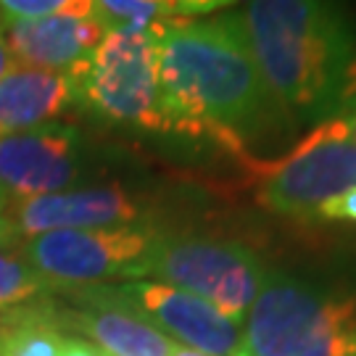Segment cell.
<instances>
[{
    "label": "cell",
    "mask_w": 356,
    "mask_h": 356,
    "mask_svg": "<svg viewBox=\"0 0 356 356\" xmlns=\"http://www.w3.org/2000/svg\"><path fill=\"white\" fill-rule=\"evenodd\" d=\"M42 288L45 282L29 267L24 254L8 243H0V317L16 306L29 304L38 293H42Z\"/></svg>",
    "instance_id": "cell-15"
},
{
    "label": "cell",
    "mask_w": 356,
    "mask_h": 356,
    "mask_svg": "<svg viewBox=\"0 0 356 356\" xmlns=\"http://www.w3.org/2000/svg\"><path fill=\"white\" fill-rule=\"evenodd\" d=\"M119 293L159 330H166L193 351L206 356H251L241 325L195 293L151 280L119 285Z\"/></svg>",
    "instance_id": "cell-9"
},
{
    "label": "cell",
    "mask_w": 356,
    "mask_h": 356,
    "mask_svg": "<svg viewBox=\"0 0 356 356\" xmlns=\"http://www.w3.org/2000/svg\"><path fill=\"white\" fill-rule=\"evenodd\" d=\"M159 24L106 29L90 56L69 69L76 106L114 127L172 135L159 82Z\"/></svg>",
    "instance_id": "cell-3"
},
{
    "label": "cell",
    "mask_w": 356,
    "mask_h": 356,
    "mask_svg": "<svg viewBox=\"0 0 356 356\" xmlns=\"http://www.w3.org/2000/svg\"><path fill=\"white\" fill-rule=\"evenodd\" d=\"M66 341L48 304H22L0 317V356H61Z\"/></svg>",
    "instance_id": "cell-14"
},
{
    "label": "cell",
    "mask_w": 356,
    "mask_h": 356,
    "mask_svg": "<svg viewBox=\"0 0 356 356\" xmlns=\"http://www.w3.org/2000/svg\"><path fill=\"white\" fill-rule=\"evenodd\" d=\"M13 64H16V61H13L11 51H8V45H6V42H3V38H0V76L6 74Z\"/></svg>",
    "instance_id": "cell-23"
},
{
    "label": "cell",
    "mask_w": 356,
    "mask_h": 356,
    "mask_svg": "<svg viewBox=\"0 0 356 356\" xmlns=\"http://www.w3.org/2000/svg\"><path fill=\"white\" fill-rule=\"evenodd\" d=\"M85 301L76 314V327L106 356H172L177 343L143 317L119 293V288H74Z\"/></svg>",
    "instance_id": "cell-11"
},
{
    "label": "cell",
    "mask_w": 356,
    "mask_h": 356,
    "mask_svg": "<svg viewBox=\"0 0 356 356\" xmlns=\"http://www.w3.org/2000/svg\"><path fill=\"white\" fill-rule=\"evenodd\" d=\"M53 13L95 16L92 0H0V22H24Z\"/></svg>",
    "instance_id": "cell-17"
},
{
    "label": "cell",
    "mask_w": 356,
    "mask_h": 356,
    "mask_svg": "<svg viewBox=\"0 0 356 356\" xmlns=\"http://www.w3.org/2000/svg\"><path fill=\"white\" fill-rule=\"evenodd\" d=\"M338 116H341V119L346 122V127H348V132H351V138L356 140V98L348 103V106H346V108Z\"/></svg>",
    "instance_id": "cell-21"
},
{
    "label": "cell",
    "mask_w": 356,
    "mask_h": 356,
    "mask_svg": "<svg viewBox=\"0 0 356 356\" xmlns=\"http://www.w3.org/2000/svg\"><path fill=\"white\" fill-rule=\"evenodd\" d=\"M241 19L285 119H332L356 98V32L335 0H248Z\"/></svg>",
    "instance_id": "cell-2"
},
{
    "label": "cell",
    "mask_w": 356,
    "mask_h": 356,
    "mask_svg": "<svg viewBox=\"0 0 356 356\" xmlns=\"http://www.w3.org/2000/svg\"><path fill=\"white\" fill-rule=\"evenodd\" d=\"M159 235L148 225L56 229L24 241L22 254L45 288L74 291L114 277H140Z\"/></svg>",
    "instance_id": "cell-7"
},
{
    "label": "cell",
    "mask_w": 356,
    "mask_h": 356,
    "mask_svg": "<svg viewBox=\"0 0 356 356\" xmlns=\"http://www.w3.org/2000/svg\"><path fill=\"white\" fill-rule=\"evenodd\" d=\"M245 346L251 356H356V296L269 272Z\"/></svg>",
    "instance_id": "cell-4"
},
{
    "label": "cell",
    "mask_w": 356,
    "mask_h": 356,
    "mask_svg": "<svg viewBox=\"0 0 356 356\" xmlns=\"http://www.w3.org/2000/svg\"><path fill=\"white\" fill-rule=\"evenodd\" d=\"M172 356H206V354H201V351H193V348H188V346H177Z\"/></svg>",
    "instance_id": "cell-25"
},
{
    "label": "cell",
    "mask_w": 356,
    "mask_h": 356,
    "mask_svg": "<svg viewBox=\"0 0 356 356\" xmlns=\"http://www.w3.org/2000/svg\"><path fill=\"white\" fill-rule=\"evenodd\" d=\"M145 206L119 185H92L6 201L11 238H35L56 229H95L140 225Z\"/></svg>",
    "instance_id": "cell-10"
},
{
    "label": "cell",
    "mask_w": 356,
    "mask_h": 356,
    "mask_svg": "<svg viewBox=\"0 0 356 356\" xmlns=\"http://www.w3.org/2000/svg\"><path fill=\"white\" fill-rule=\"evenodd\" d=\"M103 35L106 24L98 16L53 13L24 22H0V38L16 64L51 72H66L79 64Z\"/></svg>",
    "instance_id": "cell-12"
},
{
    "label": "cell",
    "mask_w": 356,
    "mask_h": 356,
    "mask_svg": "<svg viewBox=\"0 0 356 356\" xmlns=\"http://www.w3.org/2000/svg\"><path fill=\"white\" fill-rule=\"evenodd\" d=\"M61 356H106L101 348H95L92 343H85V341H74L69 338L64 346V354Z\"/></svg>",
    "instance_id": "cell-20"
},
{
    "label": "cell",
    "mask_w": 356,
    "mask_h": 356,
    "mask_svg": "<svg viewBox=\"0 0 356 356\" xmlns=\"http://www.w3.org/2000/svg\"><path fill=\"white\" fill-rule=\"evenodd\" d=\"M322 219H335V222H354L356 225V188L341 193L317 211Z\"/></svg>",
    "instance_id": "cell-18"
},
{
    "label": "cell",
    "mask_w": 356,
    "mask_h": 356,
    "mask_svg": "<svg viewBox=\"0 0 356 356\" xmlns=\"http://www.w3.org/2000/svg\"><path fill=\"white\" fill-rule=\"evenodd\" d=\"M72 106H76V90L69 69L13 64L0 76V138L51 124Z\"/></svg>",
    "instance_id": "cell-13"
},
{
    "label": "cell",
    "mask_w": 356,
    "mask_h": 356,
    "mask_svg": "<svg viewBox=\"0 0 356 356\" xmlns=\"http://www.w3.org/2000/svg\"><path fill=\"white\" fill-rule=\"evenodd\" d=\"M256 201L282 216H314L356 188V140L341 116L319 122L293 151L254 164Z\"/></svg>",
    "instance_id": "cell-6"
},
{
    "label": "cell",
    "mask_w": 356,
    "mask_h": 356,
    "mask_svg": "<svg viewBox=\"0 0 356 356\" xmlns=\"http://www.w3.org/2000/svg\"><path fill=\"white\" fill-rule=\"evenodd\" d=\"M85 169V138L74 124L51 122L0 138V193L6 201L72 191Z\"/></svg>",
    "instance_id": "cell-8"
},
{
    "label": "cell",
    "mask_w": 356,
    "mask_h": 356,
    "mask_svg": "<svg viewBox=\"0 0 356 356\" xmlns=\"http://www.w3.org/2000/svg\"><path fill=\"white\" fill-rule=\"evenodd\" d=\"M159 82L172 135L209 138L241 153L280 114L248 48L241 13L159 24Z\"/></svg>",
    "instance_id": "cell-1"
},
{
    "label": "cell",
    "mask_w": 356,
    "mask_h": 356,
    "mask_svg": "<svg viewBox=\"0 0 356 356\" xmlns=\"http://www.w3.org/2000/svg\"><path fill=\"white\" fill-rule=\"evenodd\" d=\"M92 6H95V16L106 24V29L153 26L164 19H172L148 0H92Z\"/></svg>",
    "instance_id": "cell-16"
},
{
    "label": "cell",
    "mask_w": 356,
    "mask_h": 356,
    "mask_svg": "<svg viewBox=\"0 0 356 356\" xmlns=\"http://www.w3.org/2000/svg\"><path fill=\"white\" fill-rule=\"evenodd\" d=\"M11 229H8V219H6V195L0 193V243H11Z\"/></svg>",
    "instance_id": "cell-22"
},
{
    "label": "cell",
    "mask_w": 356,
    "mask_h": 356,
    "mask_svg": "<svg viewBox=\"0 0 356 356\" xmlns=\"http://www.w3.org/2000/svg\"><path fill=\"white\" fill-rule=\"evenodd\" d=\"M267 275L261 259L241 243L185 235H159L140 267V277L195 293L238 325L254 306Z\"/></svg>",
    "instance_id": "cell-5"
},
{
    "label": "cell",
    "mask_w": 356,
    "mask_h": 356,
    "mask_svg": "<svg viewBox=\"0 0 356 356\" xmlns=\"http://www.w3.org/2000/svg\"><path fill=\"white\" fill-rule=\"evenodd\" d=\"M232 0H182L177 6V13L182 16H195V13H211V11H219V8H225L229 6Z\"/></svg>",
    "instance_id": "cell-19"
},
{
    "label": "cell",
    "mask_w": 356,
    "mask_h": 356,
    "mask_svg": "<svg viewBox=\"0 0 356 356\" xmlns=\"http://www.w3.org/2000/svg\"><path fill=\"white\" fill-rule=\"evenodd\" d=\"M148 3H153L156 8H161L166 16H175V13H177V6L182 0H148Z\"/></svg>",
    "instance_id": "cell-24"
}]
</instances>
